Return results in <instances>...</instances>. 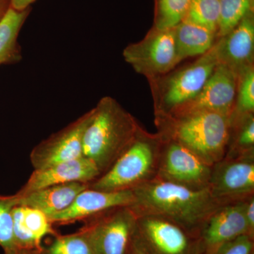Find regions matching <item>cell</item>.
I'll return each instance as SVG.
<instances>
[{
	"label": "cell",
	"instance_id": "7a4b0ae2",
	"mask_svg": "<svg viewBox=\"0 0 254 254\" xmlns=\"http://www.w3.org/2000/svg\"><path fill=\"white\" fill-rule=\"evenodd\" d=\"M162 140L182 145L213 166L225 158L230 139V117L200 111L180 115H155Z\"/></svg>",
	"mask_w": 254,
	"mask_h": 254
},
{
	"label": "cell",
	"instance_id": "4316f807",
	"mask_svg": "<svg viewBox=\"0 0 254 254\" xmlns=\"http://www.w3.org/2000/svg\"><path fill=\"white\" fill-rule=\"evenodd\" d=\"M250 114H254V66L238 75L235 108L231 117Z\"/></svg>",
	"mask_w": 254,
	"mask_h": 254
},
{
	"label": "cell",
	"instance_id": "4fadbf2b",
	"mask_svg": "<svg viewBox=\"0 0 254 254\" xmlns=\"http://www.w3.org/2000/svg\"><path fill=\"white\" fill-rule=\"evenodd\" d=\"M237 73L219 63L198 95L186 104L166 115H185L207 111L231 117L236 98Z\"/></svg>",
	"mask_w": 254,
	"mask_h": 254
},
{
	"label": "cell",
	"instance_id": "44dd1931",
	"mask_svg": "<svg viewBox=\"0 0 254 254\" xmlns=\"http://www.w3.org/2000/svg\"><path fill=\"white\" fill-rule=\"evenodd\" d=\"M230 139L225 158L254 154V114L231 117Z\"/></svg>",
	"mask_w": 254,
	"mask_h": 254
},
{
	"label": "cell",
	"instance_id": "52a82bcc",
	"mask_svg": "<svg viewBox=\"0 0 254 254\" xmlns=\"http://www.w3.org/2000/svg\"><path fill=\"white\" fill-rule=\"evenodd\" d=\"M87 220L81 230L93 254H128L137 220L131 207L112 209Z\"/></svg>",
	"mask_w": 254,
	"mask_h": 254
},
{
	"label": "cell",
	"instance_id": "6da1fadb",
	"mask_svg": "<svg viewBox=\"0 0 254 254\" xmlns=\"http://www.w3.org/2000/svg\"><path fill=\"white\" fill-rule=\"evenodd\" d=\"M137 215H151L175 222L193 237L220 204L209 190H195L154 179L133 189Z\"/></svg>",
	"mask_w": 254,
	"mask_h": 254
},
{
	"label": "cell",
	"instance_id": "484cf974",
	"mask_svg": "<svg viewBox=\"0 0 254 254\" xmlns=\"http://www.w3.org/2000/svg\"><path fill=\"white\" fill-rule=\"evenodd\" d=\"M33 253V252H32ZM34 254H93L85 234L81 231L71 235H57L51 245Z\"/></svg>",
	"mask_w": 254,
	"mask_h": 254
},
{
	"label": "cell",
	"instance_id": "4dcf8cb0",
	"mask_svg": "<svg viewBox=\"0 0 254 254\" xmlns=\"http://www.w3.org/2000/svg\"><path fill=\"white\" fill-rule=\"evenodd\" d=\"M10 6V0H0V21L7 12Z\"/></svg>",
	"mask_w": 254,
	"mask_h": 254
},
{
	"label": "cell",
	"instance_id": "603a6c76",
	"mask_svg": "<svg viewBox=\"0 0 254 254\" xmlns=\"http://www.w3.org/2000/svg\"><path fill=\"white\" fill-rule=\"evenodd\" d=\"M252 11H254V0H220L217 38L228 34Z\"/></svg>",
	"mask_w": 254,
	"mask_h": 254
},
{
	"label": "cell",
	"instance_id": "cb8c5ba5",
	"mask_svg": "<svg viewBox=\"0 0 254 254\" xmlns=\"http://www.w3.org/2000/svg\"><path fill=\"white\" fill-rule=\"evenodd\" d=\"M191 0H155L154 24L161 29L173 28L181 23Z\"/></svg>",
	"mask_w": 254,
	"mask_h": 254
},
{
	"label": "cell",
	"instance_id": "d4e9b609",
	"mask_svg": "<svg viewBox=\"0 0 254 254\" xmlns=\"http://www.w3.org/2000/svg\"><path fill=\"white\" fill-rule=\"evenodd\" d=\"M18 205L17 195H0V247L4 253L18 252L13 230V209Z\"/></svg>",
	"mask_w": 254,
	"mask_h": 254
},
{
	"label": "cell",
	"instance_id": "30bf717a",
	"mask_svg": "<svg viewBox=\"0 0 254 254\" xmlns=\"http://www.w3.org/2000/svg\"><path fill=\"white\" fill-rule=\"evenodd\" d=\"M209 191L220 204L254 195V154L224 158L212 166Z\"/></svg>",
	"mask_w": 254,
	"mask_h": 254
},
{
	"label": "cell",
	"instance_id": "ffe728a7",
	"mask_svg": "<svg viewBox=\"0 0 254 254\" xmlns=\"http://www.w3.org/2000/svg\"><path fill=\"white\" fill-rule=\"evenodd\" d=\"M31 7L16 10L10 6L0 21V65L19 63L22 59L18 37Z\"/></svg>",
	"mask_w": 254,
	"mask_h": 254
},
{
	"label": "cell",
	"instance_id": "7402d4cb",
	"mask_svg": "<svg viewBox=\"0 0 254 254\" xmlns=\"http://www.w3.org/2000/svg\"><path fill=\"white\" fill-rule=\"evenodd\" d=\"M220 0H191L182 21L205 28L217 36Z\"/></svg>",
	"mask_w": 254,
	"mask_h": 254
},
{
	"label": "cell",
	"instance_id": "5b68a950",
	"mask_svg": "<svg viewBox=\"0 0 254 254\" xmlns=\"http://www.w3.org/2000/svg\"><path fill=\"white\" fill-rule=\"evenodd\" d=\"M219 64L216 42L193 63L148 80L155 115H166L189 103L201 91Z\"/></svg>",
	"mask_w": 254,
	"mask_h": 254
},
{
	"label": "cell",
	"instance_id": "8fae6325",
	"mask_svg": "<svg viewBox=\"0 0 254 254\" xmlns=\"http://www.w3.org/2000/svg\"><path fill=\"white\" fill-rule=\"evenodd\" d=\"M245 235L252 237L245 218L244 200L220 205L205 219L197 233L196 254H213L222 246Z\"/></svg>",
	"mask_w": 254,
	"mask_h": 254
},
{
	"label": "cell",
	"instance_id": "f1b7e54d",
	"mask_svg": "<svg viewBox=\"0 0 254 254\" xmlns=\"http://www.w3.org/2000/svg\"><path fill=\"white\" fill-rule=\"evenodd\" d=\"M244 209L250 235L254 238V195L244 200Z\"/></svg>",
	"mask_w": 254,
	"mask_h": 254
},
{
	"label": "cell",
	"instance_id": "f546056e",
	"mask_svg": "<svg viewBox=\"0 0 254 254\" xmlns=\"http://www.w3.org/2000/svg\"><path fill=\"white\" fill-rule=\"evenodd\" d=\"M36 0H10L11 7L16 10H23L31 7Z\"/></svg>",
	"mask_w": 254,
	"mask_h": 254
},
{
	"label": "cell",
	"instance_id": "83f0119b",
	"mask_svg": "<svg viewBox=\"0 0 254 254\" xmlns=\"http://www.w3.org/2000/svg\"><path fill=\"white\" fill-rule=\"evenodd\" d=\"M254 238L245 235L225 244L211 254H254Z\"/></svg>",
	"mask_w": 254,
	"mask_h": 254
},
{
	"label": "cell",
	"instance_id": "2e32d148",
	"mask_svg": "<svg viewBox=\"0 0 254 254\" xmlns=\"http://www.w3.org/2000/svg\"><path fill=\"white\" fill-rule=\"evenodd\" d=\"M101 174L95 164L83 156L43 170H34L27 182L17 193L26 194L46 187L72 182L91 184Z\"/></svg>",
	"mask_w": 254,
	"mask_h": 254
},
{
	"label": "cell",
	"instance_id": "8992f818",
	"mask_svg": "<svg viewBox=\"0 0 254 254\" xmlns=\"http://www.w3.org/2000/svg\"><path fill=\"white\" fill-rule=\"evenodd\" d=\"M123 55L125 62L148 80L163 76L180 63L173 28L153 26L141 41L127 46Z\"/></svg>",
	"mask_w": 254,
	"mask_h": 254
},
{
	"label": "cell",
	"instance_id": "ac0fdd59",
	"mask_svg": "<svg viewBox=\"0 0 254 254\" xmlns=\"http://www.w3.org/2000/svg\"><path fill=\"white\" fill-rule=\"evenodd\" d=\"M90 184L82 182L63 184L19 195L18 205L38 209L52 216L67 208L81 191L89 187Z\"/></svg>",
	"mask_w": 254,
	"mask_h": 254
},
{
	"label": "cell",
	"instance_id": "277c9868",
	"mask_svg": "<svg viewBox=\"0 0 254 254\" xmlns=\"http://www.w3.org/2000/svg\"><path fill=\"white\" fill-rule=\"evenodd\" d=\"M161 139L158 133L140 128L123 154L89 188L105 191L133 190L156 178Z\"/></svg>",
	"mask_w": 254,
	"mask_h": 254
},
{
	"label": "cell",
	"instance_id": "7c38bea8",
	"mask_svg": "<svg viewBox=\"0 0 254 254\" xmlns=\"http://www.w3.org/2000/svg\"><path fill=\"white\" fill-rule=\"evenodd\" d=\"M93 114L92 109L37 145L30 155L35 170H43L83 157V133Z\"/></svg>",
	"mask_w": 254,
	"mask_h": 254
},
{
	"label": "cell",
	"instance_id": "9a60e30c",
	"mask_svg": "<svg viewBox=\"0 0 254 254\" xmlns=\"http://www.w3.org/2000/svg\"><path fill=\"white\" fill-rule=\"evenodd\" d=\"M219 63L237 76L254 66V11H250L226 36L216 41Z\"/></svg>",
	"mask_w": 254,
	"mask_h": 254
},
{
	"label": "cell",
	"instance_id": "1f68e13d",
	"mask_svg": "<svg viewBox=\"0 0 254 254\" xmlns=\"http://www.w3.org/2000/svg\"><path fill=\"white\" fill-rule=\"evenodd\" d=\"M128 254H148L145 253L144 251L142 250L138 246H137L134 242L132 241L131 247H130L129 251Z\"/></svg>",
	"mask_w": 254,
	"mask_h": 254
},
{
	"label": "cell",
	"instance_id": "d6a6232c",
	"mask_svg": "<svg viewBox=\"0 0 254 254\" xmlns=\"http://www.w3.org/2000/svg\"><path fill=\"white\" fill-rule=\"evenodd\" d=\"M4 254H34L33 253H31V252H14V253H4Z\"/></svg>",
	"mask_w": 254,
	"mask_h": 254
},
{
	"label": "cell",
	"instance_id": "3957f363",
	"mask_svg": "<svg viewBox=\"0 0 254 254\" xmlns=\"http://www.w3.org/2000/svg\"><path fill=\"white\" fill-rule=\"evenodd\" d=\"M83 136V156L103 175L129 146L141 127L133 115L110 96L95 108Z\"/></svg>",
	"mask_w": 254,
	"mask_h": 254
},
{
	"label": "cell",
	"instance_id": "5bb4252c",
	"mask_svg": "<svg viewBox=\"0 0 254 254\" xmlns=\"http://www.w3.org/2000/svg\"><path fill=\"white\" fill-rule=\"evenodd\" d=\"M133 190L105 191L87 188L76 197L67 208L49 217L53 224H67L88 219L112 209L134 204Z\"/></svg>",
	"mask_w": 254,
	"mask_h": 254
},
{
	"label": "cell",
	"instance_id": "e0dca14e",
	"mask_svg": "<svg viewBox=\"0 0 254 254\" xmlns=\"http://www.w3.org/2000/svg\"><path fill=\"white\" fill-rule=\"evenodd\" d=\"M13 230L18 252H41L42 241L49 235H57L49 218L38 209L17 205L13 209Z\"/></svg>",
	"mask_w": 254,
	"mask_h": 254
},
{
	"label": "cell",
	"instance_id": "d6986e66",
	"mask_svg": "<svg viewBox=\"0 0 254 254\" xmlns=\"http://www.w3.org/2000/svg\"><path fill=\"white\" fill-rule=\"evenodd\" d=\"M173 29L177 54L180 63L187 58L204 55L213 48L218 39L215 33L184 21Z\"/></svg>",
	"mask_w": 254,
	"mask_h": 254
},
{
	"label": "cell",
	"instance_id": "ba28073f",
	"mask_svg": "<svg viewBox=\"0 0 254 254\" xmlns=\"http://www.w3.org/2000/svg\"><path fill=\"white\" fill-rule=\"evenodd\" d=\"M133 242L148 254H196L195 237L175 222L155 215H137Z\"/></svg>",
	"mask_w": 254,
	"mask_h": 254
},
{
	"label": "cell",
	"instance_id": "9c48e42d",
	"mask_svg": "<svg viewBox=\"0 0 254 254\" xmlns=\"http://www.w3.org/2000/svg\"><path fill=\"white\" fill-rule=\"evenodd\" d=\"M161 141L155 179L192 190H208L212 166L175 142Z\"/></svg>",
	"mask_w": 254,
	"mask_h": 254
}]
</instances>
